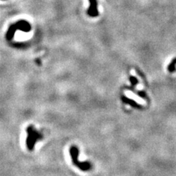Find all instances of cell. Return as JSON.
I'll list each match as a JSON object with an SVG mask.
<instances>
[{
    "instance_id": "6da1fadb",
    "label": "cell",
    "mask_w": 176,
    "mask_h": 176,
    "mask_svg": "<svg viewBox=\"0 0 176 176\" xmlns=\"http://www.w3.org/2000/svg\"><path fill=\"white\" fill-rule=\"evenodd\" d=\"M31 25L27 21L21 20L19 22H16L15 24H11L6 33L5 38L7 40H11L14 37V35L17 30H21V31L24 32H28L31 30Z\"/></svg>"
},
{
    "instance_id": "7a4b0ae2",
    "label": "cell",
    "mask_w": 176,
    "mask_h": 176,
    "mask_svg": "<svg viewBox=\"0 0 176 176\" xmlns=\"http://www.w3.org/2000/svg\"><path fill=\"white\" fill-rule=\"evenodd\" d=\"M27 137L26 144H27V149L29 151H33L36 142L40 139H43V136L41 133L37 131L33 126H29L27 128Z\"/></svg>"
},
{
    "instance_id": "3957f363",
    "label": "cell",
    "mask_w": 176,
    "mask_h": 176,
    "mask_svg": "<svg viewBox=\"0 0 176 176\" xmlns=\"http://www.w3.org/2000/svg\"><path fill=\"white\" fill-rule=\"evenodd\" d=\"M70 155L71 156V159H72V162L76 167L79 168L80 170L82 171H89L92 168V164L90 162H81L79 161V148L75 145H72L70 148L69 150Z\"/></svg>"
},
{
    "instance_id": "277c9868",
    "label": "cell",
    "mask_w": 176,
    "mask_h": 176,
    "mask_svg": "<svg viewBox=\"0 0 176 176\" xmlns=\"http://www.w3.org/2000/svg\"><path fill=\"white\" fill-rule=\"evenodd\" d=\"M89 7L87 10V14L90 17H96L98 16V3L97 0H89Z\"/></svg>"
},
{
    "instance_id": "5b68a950",
    "label": "cell",
    "mask_w": 176,
    "mask_h": 176,
    "mask_svg": "<svg viewBox=\"0 0 176 176\" xmlns=\"http://www.w3.org/2000/svg\"><path fill=\"white\" fill-rule=\"evenodd\" d=\"M122 101H123V102H124L125 104H129L130 106H131V107H134V108H136V109H141V107H142L140 105H139V104H138L136 101H133V100L130 99V98H126V97H125V96L122 97Z\"/></svg>"
},
{
    "instance_id": "8992f818",
    "label": "cell",
    "mask_w": 176,
    "mask_h": 176,
    "mask_svg": "<svg viewBox=\"0 0 176 176\" xmlns=\"http://www.w3.org/2000/svg\"><path fill=\"white\" fill-rule=\"evenodd\" d=\"M175 63H176V60H174V61H172V63H171L170 65L169 66V71L170 72H173L174 71H175Z\"/></svg>"
},
{
    "instance_id": "52a82bcc",
    "label": "cell",
    "mask_w": 176,
    "mask_h": 176,
    "mask_svg": "<svg viewBox=\"0 0 176 176\" xmlns=\"http://www.w3.org/2000/svg\"><path fill=\"white\" fill-rule=\"evenodd\" d=\"M130 81H131V84L133 86L136 85V84H138V80L136 79L135 78V77H133V76L130 77Z\"/></svg>"
},
{
    "instance_id": "ba28073f",
    "label": "cell",
    "mask_w": 176,
    "mask_h": 176,
    "mask_svg": "<svg viewBox=\"0 0 176 176\" xmlns=\"http://www.w3.org/2000/svg\"><path fill=\"white\" fill-rule=\"evenodd\" d=\"M37 63H38V65H39V66H40V62L39 61V60H37Z\"/></svg>"
}]
</instances>
